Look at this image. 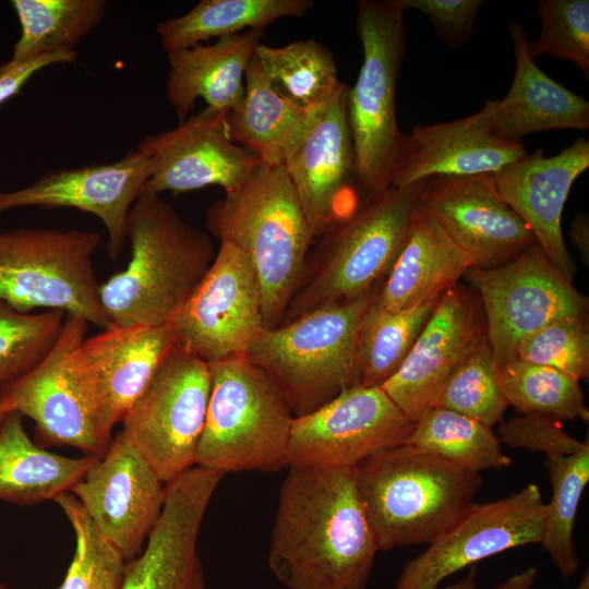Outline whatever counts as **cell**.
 Masks as SVG:
<instances>
[{"mask_svg": "<svg viewBox=\"0 0 589 589\" xmlns=\"http://www.w3.org/2000/svg\"><path fill=\"white\" fill-rule=\"evenodd\" d=\"M287 469L268 552L274 577L287 589H365L378 546L354 468Z\"/></svg>", "mask_w": 589, "mask_h": 589, "instance_id": "cell-1", "label": "cell"}, {"mask_svg": "<svg viewBox=\"0 0 589 589\" xmlns=\"http://www.w3.org/2000/svg\"><path fill=\"white\" fill-rule=\"evenodd\" d=\"M127 240L129 264L99 284L105 314L121 326L170 324L215 259L211 238L159 194L144 192L129 213Z\"/></svg>", "mask_w": 589, "mask_h": 589, "instance_id": "cell-2", "label": "cell"}, {"mask_svg": "<svg viewBox=\"0 0 589 589\" xmlns=\"http://www.w3.org/2000/svg\"><path fill=\"white\" fill-rule=\"evenodd\" d=\"M206 228L248 255L264 327L279 326L303 280L314 239L284 167L260 161L240 187L207 208Z\"/></svg>", "mask_w": 589, "mask_h": 589, "instance_id": "cell-3", "label": "cell"}, {"mask_svg": "<svg viewBox=\"0 0 589 589\" xmlns=\"http://www.w3.org/2000/svg\"><path fill=\"white\" fill-rule=\"evenodd\" d=\"M378 551L429 544L473 503L482 480L409 444L376 453L354 468Z\"/></svg>", "mask_w": 589, "mask_h": 589, "instance_id": "cell-4", "label": "cell"}, {"mask_svg": "<svg viewBox=\"0 0 589 589\" xmlns=\"http://www.w3.org/2000/svg\"><path fill=\"white\" fill-rule=\"evenodd\" d=\"M378 290L376 286L354 299L264 328L248 348V359L279 387L294 418L360 383L359 332Z\"/></svg>", "mask_w": 589, "mask_h": 589, "instance_id": "cell-5", "label": "cell"}, {"mask_svg": "<svg viewBox=\"0 0 589 589\" xmlns=\"http://www.w3.org/2000/svg\"><path fill=\"white\" fill-rule=\"evenodd\" d=\"M207 364L211 394L194 466L224 474L286 467L294 416L279 387L245 353Z\"/></svg>", "mask_w": 589, "mask_h": 589, "instance_id": "cell-6", "label": "cell"}, {"mask_svg": "<svg viewBox=\"0 0 589 589\" xmlns=\"http://www.w3.org/2000/svg\"><path fill=\"white\" fill-rule=\"evenodd\" d=\"M404 13L400 0L358 2L363 60L353 86L348 87L347 117L363 202L389 187L404 137L396 116L397 80L406 48Z\"/></svg>", "mask_w": 589, "mask_h": 589, "instance_id": "cell-7", "label": "cell"}, {"mask_svg": "<svg viewBox=\"0 0 589 589\" xmlns=\"http://www.w3.org/2000/svg\"><path fill=\"white\" fill-rule=\"evenodd\" d=\"M424 180L388 187L323 235L316 268L291 299L283 323L354 299L387 276L408 233ZM281 323V324H283Z\"/></svg>", "mask_w": 589, "mask_h": 589, "instance_id": "cell-8", "label": "cell"}, {"mask_svg": "<svg viewBox=\"0 0 589 589\" xmlns=\"http://www.w3.org/2000/svg\"><path fill=\"white\" fill-rule=\"evenodd\" d=\"M100 243L93 230H1L0 299L22 312L56 309L101 329L109 326L93 264Z\"/></svg>", "mask_w": 589, "mask_h": 589, "instance_id": "cell-9", "label": "cell"}, {"mask_svg": "<svg viewBox=\"0 0 589 589\" xmlns=\"http://www.w3.org/2000/svg\"><path fill=\"white\" fill-rule=\"evenodd\" d=\"M209 394L208 364L175 346L121 421L165 484L194 466Z\"/></svg>", "mask_w": 589, "mask_h": 589, "instance_id": "cell-10", "label": "cell"}, {"mask_svg": "<svg viewBox=\"0 0 589 589\" xmlns=\"http://www.w3.org/2000/svg\"><path fill=\"white\" fill-rule=\"evenodd\" d=\"M466 275L481 300L488 340L500 368L516 358L524 339L546 324L565 317L587 318L588 298L537 243L504 265L471 267Z\"/></svg>", "mask_w": 589, "mask_h": 589, "instance_id": "cell-11", "label": "cell"}, {"mask_svg": "<svg viewBox=\"0 0 589 589\" xmlns=\"http://www.w3.org/2000/svg\"><path fill=\"white\" fill-rule=\"evenodd\" d=\"M345 83L310 109L283 167L315 238L350 218L363 203L347 117Z\"/></svg>", "mask_w": 589, "mask_h": 589, "instance_id": "cell-12", "label": "cell"}, {"mask_svg": "<svg viewBox=\"0 0 589 589\" xmlns=\"http://www.w3.org/2000/svg\"><path fill=\"white\" fill-rule=\"evenodd\" d=\"M413 425L381 386L359 383L293 418L286 468H356L376 453L406 444Z\"/></svg>", "mask_w": 589, "mask_h": 589, "instance_id": "cell-13", "label": "cell"}, {"mask_svg": "<svg viewBox=\"0 0 589 589\" xmlns=\"http://www.w3.org/2000/svg\"><path fill=\"white\" fill-rule=\"evenodd\" d=\"M176 346L206 363L244 354L265 328L254 267L220 242L207 273L171 322Z\"/></svg>", "mask_w": 589, "mask_h": 589, "instance_id": "cell-14", "label": "cell"}, {"mask_svg": "<svg viewBox=\"0 0 589 589\" xmlns=\"http://www.w3.org/2000/svg\"><path fill=\"white\" fill-rule=\"evenodd\" d=\"M545 509L534 483L495 501L471 503L426 550L406 564L394 589H438L447 577L479 561L540 543Z\"/></svg>", "mask_w": 589, "mask_h": 589, "instance_id": "cell-15", "label": "cell"}, {"mask_svg": "<svg viewBox=\"0 0 589 589\" xmlns=\"http://www.w3.org/2000/svg\"><path fill=\"white\" fill-rule=\"evenodd\" d=\"M87 329L85 320L67 314L49 353L0 390V407L4 413L17 412L32 419L40 446H71L86 455L101 456L111 440L103 434L71 364L72 352Z\"/></svg>", "mask_w": 589, "mask_h": 589, "instance_id": "cell-16", "label": "cell"}, {"mask_svg": "<svg viewBox=\"0 0 589 589\" xmlns=\"http://www.w3.org/2000/svg\"><path fill=\"white\" fill-rule=\"evenodd\" d=\"M165 486L119 432L70 493L128 563L140 555L161 514Z\"/></svg>", "mask_w": 589, "mask_h": 589, "instance_id": "cell-17", "label": "cell"}, {"mask_svg": "<svg viewBox=\"0 0 589 589\" xmlns=\"http://www.w3.org/2000/svg\"><path fill=\"white\" fill-rule=\"evenodd\" d=\"M175 346L171 323H111L74 348L72 369L108 440Z\"/></svg>", "mask_w": 589, "mask_h": 589, "instance_id": "cell-18", "label": "cell"}, {"mask_svg": "<svg viewBox=\"0 0 589 589\" xmlns=\"http://www.w3.org/2000/svg\"><path fill=\"white\" fill-rule=\"evenodd\" d=\"M486 338L478 293L457 283L441 294L406 359L381 387L416 422L433 407L454 370Z\"/></svg>", "mask_w": 589, "mask_h": 589, "instance_id": "cell-19", "label": "cell"}, {"mask_svg": "<svg viewBox=\"0 0 589 589\" xmlns=\"http://www.w3.org/2000/svg\"><path fill=\"white\" fill-rule=\"evenodd\" d=\"M417 206L469 256L472 267L504 265L536 243L530 228L500 197L490 175L428 178Z\"/></svg>", "mask_w": 589, "mask_h": 589, "instance_id": "cell-20", "label": "cell"}, {"mask_svg": "<svg viewBox=\"0 0 589 589\" xmlns=\"http://www.w3.org/2000/svg\"><path fill=\"white\" fill-rule=\"evenodd\" d=\"M225 113L206 107L141 141L136 149L149 160L145 192L160 195L211 185L230 192L240 187L260 159L231 141Z\"/></svg>", "mask_w": 589, "mask_h": 589, "instance_id": "cell-21", "label": "cell"}, {"mask_svg": "<svg viewBox=\"0 0 589 589\" xmlns=\"http://www.w3.org/2000/svg\"><path fill=\"white\" fill-rule=\"evenodd\" d=\"M149 160L139 149L112 163L57 169L29 185L0 190V215L25 207H71L95 215L104 224L107 252L117 260L127 241L128 217L145 192Z\"/></svg>", "mask_w": 589, "mask_h": 589, "instance_id": "cell-22", "label": "cell"}, {"mask_svg": "<svg viewBox=\"0 0 589 589\" xmlns=\"http://www.w3.org/2000/svg\"><path fill=\"white\" fill-rule=\"evenodd\" d=\"M217 489L209 474L188 470L166 484L161 514L119 589H207L197 540Z\"/></svg>", "mask_w": 589, "mask_h": 589, "instance_id": "cell-23", "label": "cell"}, {"mask_svg": "<svg viewBox=\"0 0 589 589\" xmlns=\"http://www.w3.org/2000/svg\"><path fill=\"white\" fill-rule=\"evenodd\" d=\"M495 99L472 115L453 121L417 124L404 134L389 187H405L431 177L491 175L528 152L521 141L494 134Z\"/></svg>", "mask_w": 589, "mask_h": 589, "instance_id": "cell-24", "label": "cell"}, {"mask_svg": "<svg viewBox=\"0 0 589 589\" xmlns=\"http://www.w3.org/2000/svg\"><path fill=\"white\" fill-rule=\"evenodd\" d=\"M588 167L589 142L578 137L554 156L545 157L538 148L490 175L500 197L570 281L576 268L564 242L562 214L573 183Z\"/></svg>", "mask_w": 589, "mask_h": 589, "instance_id": "cell-25", "label": "cell"}, {"mask_svg": "<svg viewBox=\"0 0 589 589\" xmlns=\"http://www.w3.org/2000/svg\"><path fill=\"white\" fill-rule=\"evenodd\" d=\"M263 31L249 29L218 38L213 44L167 52V98L179 122L202 98L207 107L229 111L244 94L247 68L262 44Z\"/></svg>", "mask_w": 589, "mask_h": 589, "instance_id": "cell-26", "label": "cell"}, {"mask_svg": "<svg viewBox=\"0 0 589 589\" xmlns=\"http://www.w3.org/2000/svg\"><path fill=\"white\" fill-rule=\"evenodd\" d=\"M515 57L512 85L495 99L492 131L512 141L549 130L589 128V103L546 75L528 52V34L520 23L509 24Z\"/></svg>", "mask_w": 589, "mask_h": 589, "instance_id": "cell-27", "label": "cell"}, {"mask_svg": "<svg viewBox=\"0 0 589 589\" xmlns=\"http://www.w3.org/2000/svg\"><path fill=\"white\" fill-rule=\"evenodd\" d=\"M472 267L469 256L418 208L375 303L397 311L438 298Z\"/></svg>", "mask_w": 589, "mask_h": 589, "instance_id": "cell-28", "label": "cell"}, {"mask_svg": "<svg viewBox=\"0 0 589 589\" xmlns=\"http://www.w3.org/2000/svg\"><path fill=\"white\" fill-rule=\"evenodd\" d=\"M97 457L47 450L31 440L23 417L9 412L0 428V500L17 505L53 501L70 492Z\"/></svg>", "mask_w": 589, "mask_h": 589, "instance_id": "cell-29", "label": "cell"}, {"mask_svg": "<svg viewBox=\"0 0 589 589\" xmlns=\"http://www.w3.org/2000/svg\"><path fill=\"white\" fill-rule=\"evenodd\" d=\"M309 110L274 88L254 55L245 71L242 100L225 113L228 135L233 143L256 155L261 163L281 166Z\"/></svg>", "mask_w": 589, "mask_h": 589, "instance_id": "cell-30", "label": "cell"}, {"mask_svg": "<svg viewBox=\"0 0 589 589\" xmlns=\"http://www.w3.org/2000/svg\"><path fill=\"white\" fill-rule=\"evenodd\" d=\"M311 0H202L190 11L159 22L156 28L166 52L192 47L213 37L263 28L283 17H302Z\"/></svg>", "mask_w": 589, "mask_h": 589, "instance_id": "cell-31", "label": "cell"}, {"mask_svg": "<svg viewBox=\"0 0 589 589\" xmlns=\"http://www.w3.org/2000/svg\"><path fill=\"white\" fill-rule=\"evenodd\" d=\"M21 33L11 59L28 61L50 52L76 51L103 22L105 0H13Z\"/></svg>", "mask_w": 589, "mask_h": 589, "instance_id": "cell-32", "label": "cell"}, {"mask_svg": "<svg viewBox=\"0 0 589 589\" xmlns=\"http://www.w3.org/2000/svg\"><path fill=\"white\" fill-rule=\"evenodd\" d=\"M406 444L474 474L512 464L492 428L442 407H431L418 418Z\"/></svg>", "mask_w": 589, "mask_h": 589, "instance_id": "cell-33", "label": "cell"}, {"mask_svg": "<svg viewBox=\"0 0 589 589\" xmlns=\"http://www.w3.org/2000/svg\"><path fill=\"white\" fill-rule=\"evenodd\" d=\"M255 57L274 88L306 110L328 100L345 84L332 52L313 38L281 47L261 44Z\"/></svg>", "mask_w": 589, "mask_h": 589, "instance_id": "cell-34", "label": "cell"}, {"mask_svg": "<svg viewBox=\"0 0 589 589\" xmlns=\"http://www.w3.org/2000/svg\"><path fill=\"white\" fill-rule=\"evenodd\" d=\"M440 297L397 311L380 308L375 303V297L359 332L360 384L382 386L396 373L428 322Z\"/></svg>", "mask_w": 589, "mask_h": 589, "instance_id": "cell-35", "label": "cell"}, {"mask_svg": "<svg viewBox=\"0 0 589 589\" xmlns=\"http://www.w3.org/2000/svg\"><path fill=\"white\" fill-rule=\"evenodd\" d=\"M552 500L546 504L540 543L564 579L579 566L574 528L582 492L589 482V444L567 456L546 457Z\"/></svg>", "mask_w": 589, "mask_h": 589, "instance_id": "cell-36", "label": "cell"}, {"mask_svg": "<svg viewBox=\"0 0 589 589\" xmlns=\"http://www.w3.org/2000/svg\"><path fill=\"white\" fill-rule=\"evenodd\" d=\"M501 376L508 406L519 413L588 422L589 411L578 380L517 358L501 368Z\"/></svg>", "mask_w": 589, "mask_h": 589, "instance_id": "cell-37", "label": "cell"}, {"mask_svg": "<svg viewBox=\"0 0 589 589\" xmlns=\"http://www.w3.org/2000/svg\"><path fill=\"white\" fill-rule=\"evenodd\" d=\"M433 407L456 411L490 428L502 421L508 402L488 338L449 375Z\"/></svg>", "mask_w": 589, "mask_h": 589, "instance_id": "cell-38", "label": "cell"}, {"mask_svg": "<svg viewBox=\"0 0 589 589\" xmlns=\"http://www.w3.org/2000/svg\"><path fill=\"white\" fill-rule=\"evenodd\" d=\"M67 313L22 312L0 299V390L35 368L57 342Z\"/></svg>", "mask_w": 589, "mask_h": 589, "instance_id": "cell-39", "label": "cell"}, {"mask_svg": "<svg viewBox=\"0 0 589 589\" xmlns=\"http://www.w3.org/2000/svg\"><path fill=\"white\" fill-rule=\"evenodd\" d=\"M56 502L75 537V552L59 589H119L127 562L95 528L79 500L70 492Z\"/></svg>", "mask_w": 589, "mask_h": 589, "instance_id": "cell-40", "label": "cell"}, {"mask_svg": "<svg viewBox=\"0 0 589 589\" xmlns=\"http://www.w3.org/2000/svg\"><path fill=\"white\" fill-rule=\"evenodd\" d=\"M538 15L541 32L528 40L532 59L549 55L576 64L586 79L589 76V1L540 0Z\"/></svg>", "mask_w": 589, "mask_h": 589, "instance_id": "cell-41", "label": "cell"}, {"mask_svg": "<svg viewBox=\"0 0 589 589\" xmlns=\"http://www.w3.org/2000/svg\"><path fill=\"white\" fill-rule=\"evenodd\" d=\"M516 358L555 369L576 380L589 376V326L587 318L553 321L524 339Z\"/></svg>", "mask_w": 589, "mask_h": 589, "instance_id": "cell-42", "label": "cell"}, {"mask_svg": "<svg viewBox=\"0 0 589 589\" xmlns=\"http://www.w3.org/2000/svg\"><path fill=\"white\" fill-rule=\"evenodd\" d=\"M497 437L510 448H526L550 456H567L579 452L588 443L567 434L558 420L538 413H521L501 421Z\"/></svg>", "mask_w": 589, "mask_h": 589, "instance_id": "cell-43", "label": "cell"}, {"mask_svg": "<svg viewBox=\"0 0 589 589\" xmlns=\"http://www.w3.org/2000/svg\"><path fill=\"white\" fill-rule=\"evenodd\" d=\"M433 25L441 39L452 49L460 47L472 34L481 0H400Z\"/></svg>", "mask_w": 589, "mask_h": 589, "instance_id": "cell-44", "label": "cell"}, {"mask_svg": "<svg viewBox=\"0 0 589 589\" xmlns=\"http://www.w3.org/2000/svg\"><path fill=\"white\" fill-rule=\"evenodd\" d=\"M76 51L50 52L28 61L8 60L0 63V105L23 89L26 83L40 70L75 61Z\"/></svg>", "mask_w": 589, "mask_h": 589, "instance_id": "cell-45", "label": "cell"}, {"mask_svg": "<svg viewBox=\"0 0 589 589\" xmlns=\"http://www.w3.org/2000/svg\"><path fill=\"white\" fill-rule=\"evenodd\" d=\"M537 575V568L531 566L521 573L510 576L508 579L491 589H531ZM442 589H478L476 585V568H471L465 578Z\"/></svg>", "mask_w": 589, "mask_h": 589, "instance_id": "cell-46", "label": "cell"}, {"mask_svg": "<svg viewBox=\"0 0 589 589\" xmlns=\"http://www.w3.org/2000/svg\"><path fill=\"white\" fill-rule=\"evenodd\" d=\"M570 240L579 251L584 263L589 261V217L587 214L575 215L570 226Z\"/></svg>", "mask_w": 589, "mask_h": 589, "instance_id": "cell-47", "label": "cell"}, {"mask_svg": "<svg viewBox=\"0 0 589 589\" xmlns=\"http://www.w3.org/2000/svg\"><path fill=\"white\" fill-rule=\"evenodd\" d=\"M575 589H589V575L588 570L582 575L578 586Z\"/></svg>", "mask_w": 589, "mask_h": 589, "instance_id": "cell-48", "label": "cell"}, {"mask_svg": "<svg viewBox=\"0 0 589 589\" xmlns=\"http://www.w3.org/2000/svg\"><path fill=\"white\" fill-rule=\"evenodd\" d=\"M5 414H7V413H4L3 410H2L1 407H0V428H1L2 423H3V420H4V418H5Z\"/></svg>", "mask_w": 589, "mask_h": 589, "instance_id": "cell-49", "label": "cell"}, {"mask_svg": "<svg viewBox=\"0 0 589 589\" xmlns=\"http://www.w3.org/2000/svg\"><path fill=\"white\" fill-rule=\"evenodd\" d=\"M0 589H9L3 582L0 581Z\"/></svg>", "mask_w": 589, "mask_h": 589, "instance_id": "cell-50", "label": "cell"}]
</instances>
